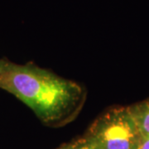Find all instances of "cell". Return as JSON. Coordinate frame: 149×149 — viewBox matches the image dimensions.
I'll return each mask as SVG.
<instances>
[{
  "instance_id": "cell-3",
  "label": "cell",
  "mask_w": 149,
  "mask_h": 149,
  "mask_svg": "<svg viewBox=\"0 0 149 149\" xmlns=\"http://www.w3.org/2000/svg\"><path fill=\"white\" fill-rule=\"evenodd\" d=\"M128 109L143 137L149 139V99L128 106Z\"/></svg>"
},
{
  "instance_id": "cell-4",
  "label": "cell",
  "mask_w": 149,
  "mask_h": 149,
  "mask_svg": "<svg viewBox=\"0 0 149 149\" xmlns=\"http://www.w3.org/2000/svg\"><path fill=\"white\" fill-rule=\"evenodd\" d=\"M139 149H149V139L143 137V141Z\"/></svg>"
},
{
  "instance_id": "cell-5",
  "label": "cell",
  "mask_w": 149,
  "mask_h": 149,
  "mask_svg": "<svg viewBox=\"0 0 149 149\" xmlns=\"http://www.w3.org/2000/svg\"><path fill=\"white\" fill-rule=\"evenodd\" d=\"M77 149H97V148H96L95 147H94L92 144H91L90 143H89L84 144V145L80 146V148Z\"/></svg>"
},
{
  "instance_id": "cell-2",
  "label": "cell",
  "mask_w": 149,
  "mask_h": 149,
  "mask_svg": "<svg viewBox=\"0 0 149 149\" xmlns=\"http://www.w3.org/2000/svg\"><path fill=\"white\" fill-rule=\"evenodd\" d=\"M90 143L97 149H139L143 135L128 107H115L100 118L93 126Z\"/></svg>"
},
{
  "instance_id": "cell-1",
  "label": "cell",
  "mask_w": 149,
  "mask_h": 149,
  "mask_svg": "<svg viewBox=\"0 0 149 149\" xmlns=\"http://www.w3.org/2000/svg\"><path fill=\"white\" fill-rule=\"evenodd\" d=\"M0 89L16 96L47 123L78 113L85 99L81 86L32 63L0 59Z\"/></svg>"
}]
</instances>
